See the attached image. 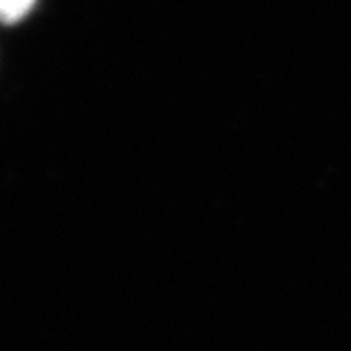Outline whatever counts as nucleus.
<instances>
[{"label": "nucleus", "mask_w": 351, "mask_h": 351, "mask_svg": "<svg viewBox=\"0 0 351 351\" xmlns=\"http://www.w3.org/2000/svg\"><path fill=\"white\" fill-rule=\"evenodd\" d=\"M38 0H0V24L12 25L24 20Z\"/></svg>", "instance_id": "nucleus-1"}]
</instances>
